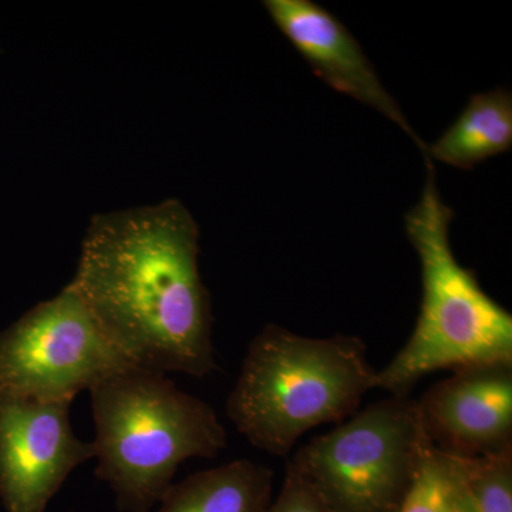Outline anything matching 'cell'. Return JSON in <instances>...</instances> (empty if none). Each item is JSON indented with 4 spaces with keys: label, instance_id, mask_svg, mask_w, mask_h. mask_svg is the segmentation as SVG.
Returning a JSON list of instances; mask_svg holds the SVG:
<instances>
[{
    "label": "cell",
    "instance_id": "6da1fadb",
    "mask_svg": "<svg viewBox=\"0 0 512 512\" xmlns=\"http://www.w3.org/2000/svg\"><path fill=\"white\" fill-rule=\"evenodd\" d=\"M200 229L178 200L96 215L70 281L107 338L141 369L218 370Z\"/></svg>",
    "mask_w": 512,
    "mask_h": 512
},
{
    "label": "cell",
    "instance_id": "7a4b0ae2",
    "mask_svg": "<svg viewBox=\"0 0 512 512\" xmlns=\"http://www.w3.org/2000/svg\"><path fill=\"white\" fill-rule=\"evenodd\" d=\"M357 336L308 338L269 325L249 343L227 414L258 450L286 457L303 434L359 412L376 370Z\"/></svg>",
    "mask_w": 512,
    "mask_h": 512
},
{
    "label": "cell",
    "instance_id": "3957f363",
    "mask_svg": "<svg viewBox=\"0 0 512 512\" xmlns=\"http://www.w3.org/2000/svg\"><path fill=\"white\" fill-rule=\"evenodd\" d=\"M424 160L420 200L404 215L421 265L420 315L406 345L375 375V389L396 397H410L437 370L512 362V315L457 261L450 242L454 211L441 198L433 161Z\"/></svg>",
    "mask_w": 512,
    "mask_h": 512
},
{
    "label": "cell",
    "instance_id": "277c9868",
    "mask_svg": "<svg viewBox=\"0 0 512 512\" xmlns=\"http://www.w3.org/2000/svg\"><path fill=\"white\" fill-rule=\"evenodd\" d=\"M96 476L123 512H151L190 458H214L227 431L210 404L164 373L130 367L89 390Z\"/></svg>",
    "mask_w": 512,
    "mask_h": 512
},
{
    "label": "cell",
    "instance_id": "5b68a950",
    "mask_svg": "<svg viewBox=\"0 0 512 512\" xmlns=\"http://www.w3.org/2000/svg\"><path fill=\"white\" fill-rule=\"evenodd\" d=\"M433 447L417 400L389 396L299 448L285 474L329 512H399Z\"/></svg>",
    "mask_w": 512,
    "mask_h": 512
},
{
    "label": "cell",
    "instance_id": "8992f818",
    "mask_svg": "<svg viewBox=\"0 0 512 512\" xmlns=\"http://www.w3.org/2000/svg\"><path fill=\"white\" fill-rule=\"evenodd\" d=\"M130 367L133 363L69 285L0 332V394L5 396L74 400Z\"/></svg>",
    "mask_w": 512,
    "mask_h": 512
},
{
    "label": "cell",
    "instance_id": "52a82bcc",
    "mask_svg": "<svg viewBox=\"0 0 512 512\" xmlns=\"http://www.w3.org/2000/svg\"><path fill=\"white\" fill-rule=\"evenodd\" d=\"M73 400L0 394V501L6 512H45L74 468L92 460L70 423Z\"/></svg>",
    "mask_w": 512,
    "mask_h": 512
},
{
    "label": "cell",
    "instance_id": "ba28073f",
    "mask_svg": "<svg viewBox=\"0 0 512 512\" xmlns=\"http://www.w3.org/2000/svg\"><path fill=\"white\" fill-rule=\"evenodd\" d=\"M434 447L454 457L512 448V362L458 367L419 400Z\"/></svg>",
    "mask_w": 512,
    "mask_h": 512
},
{
    "label": "cell",
    "instance_id": "9c48e42d",
    "mask_svg": "<svg viewBox=\"0 0 512 512\" xmlns=\"http://www.w3.org/2000/svg\"><path fill=\"white\" fill-rule=\"evenodd\" d=\"M264 6L276 28L323 83L392 121L426 157L429 146L410 126L355 36L336 16L312 0H266Z\"/></svg>",
    "mask_w": 512,
    "mask_h": 512
},
{
    "label": "cell",
    "instance_id": "30bf717a",
    "mask_svg": "<svg viewBox=\"0 0 512 512\" xmlns=\"http://www.w3.org/2000/svg\"><path fill=\"white\" fill-rule=\"evenodd\" d=\"M272 483L271 468L235 460L171 485L154 512H262L271 503Z\"/></svg>",
    "mask_w": 512,
    "mask_h": 512
},
{
    "label": "cell",
    "instance_id": "8fae6325",
    "mask_svg": "<svg viewBox=\"0 0 512 512\" xmlns=\"http://www.w3.org/2000/svg\"><path fill=\"white\" fill-rule=\"evenodd\" d=\"M512 148V93L505 87L477 93L466 109L427 148L426 157L458 170H473Z\"/></svg>",
    "mask_w": 512,
    "mask_h": 512
},
{
    "label": "cell",
    "instance_id": "7c38bea8",
    "mask_svg": "<svg viewBox=\"0 0 512 512\" xmlns=\"http://www.w3.org/2000/svg\"><path fill=\"white\" fill-rule=\"evenodd\" d=\"M399 512H473L458 457L431 448Z\"/></svg>",
    "mask_w": 512,
    "mask_h": 512
},
{
    "label": "cell",
    "instance_id": "4fadbf2b",
    "mask_svg": "<svg viewBox=\"0 0 512 512\" xmlns=\"http://www.w3.org/2000/svg\"><path fill=\"white\" fill-rule=\"evenodd\" d=\"M458 460L471 511L512 512V448Z\"/></svg>",
    "mask_w": 512,
    "mask_h": 512
},
{
    "label": "cell",
    "instance_id": "5bb4252c",
    "mask_svg": "<svg viewBox=\"0 0 512 512\" xmlns=\"http://www.w3.org/2000/svg\"><path fill=\"white\" fill-rule=\"evenodd\" d=\"M262 512H329L315 497L295 478L285 474L281 491L274 503H269Z\"/></svg>",
    "mask_w": 512,
    "mask_h": 512
}]
</instances>
